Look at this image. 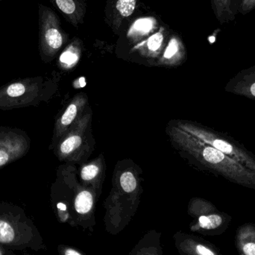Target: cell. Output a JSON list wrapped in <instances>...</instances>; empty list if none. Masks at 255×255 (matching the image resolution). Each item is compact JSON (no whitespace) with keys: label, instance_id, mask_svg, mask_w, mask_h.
<instances>
[{"label":"cell","instance_id":"obj_1","mask_svg":"<svg viewBox=\"0 0 255 255\" xmlns=\"http://www.w3.org/2000/svg\"><path fill=\"white\" fill-rule=\"evenodd\" d=\"M174 135L187 149L192 151L196 157L208 163L214 169L219 171L228 179L243 185L255 187V173L247 171L246 166L217 148L202 142L197 138L193 137L185 132L175 130Z\"/></svg>","mask_w":255,"mask_h":255},{"label":"cell","instance_id":"obj_2","mask_svg":"<svg viewBox=\"0 0 255 255\" xmlns=\"http://www.w3.org/2000/svg\"><path fill=\"white\" fill-rule=\"evenodd\" d=\"M40 82L27 79L12 82L0 89V109L8 110L34 104L39 98Z\"/></svg>","mask_w":255,"mask_h":255},{"label":"cell","instance_id":"obj_3","mask_svg":"<svg viewBox=\"0 0 255 255\" xmlns=\"http://www.w3.org/2000/svg\"><path fill=\"white\" fill-rule=\"evenodd\" d=\"M183 128L196 136L199 140L217 148V150L224 153L233 160H236L243 166H245L247 169L254 170L255 172V159L241 147L235 145L228 139L220 137L215 133L207 131L204 129L190 127V126H187Z\"/></svg>","mask_w":255,"mask_h":255},{"label":"cell","instance_id":"obj_4","mask_svg":"<svg viewBox=\"0 0 255 255\" xmlns=\"http://www.w3.org/2000/svg\"><path fill=\"white\" fill-rule=\"evenodd\" d=\"M29 148L30 139L25 132L0 127V168L25 155Z\"/></svg>","mask_w":255,"mask_h":255},{"label":"cell","instance_id":"obj_5","mask_svg":"<svg viewBox=\"0 0 255 255\" xmlns=\"http://www.w3.org/2000/svg\"><path fill=\"white\" fill-rule=\"evenodd\" d=\"M39 25L40 52L50 55L61 47L64 39L52 12L42 4L39 5Z\"/></svg>","mask_w":255,"mask_h":255},{"label":"cell","instance_id":"obj_6","mask_svg":"<svg viewBox=\"0 0 255 255\" xmlns=\"http://www.w3.org/2000/svg\"><path fill=\"white\" fill-rule=\"evenodd\" d=\"M236 246L241 255H255V225H244L237 231Z\"/></svg>","mask_w":255,"mask_h":255},{"label":"cell","instance_id":"obj_7","mask_svg":"<svg viewBox=\"0 0 255 255\" xmlns=\"http://www.w3.org/2000/svg\"><path fill=\"white\" fill-rule=\"evenodd\" d=\"M232 221V217L228 214L214 213L208 215L201 216L199 218V226L201 229L209 232L224 233Z\"/></svg>","mask_w":255,"mask_h":255},{"label":"cell","instance_id":"obj_8","mask_svg":"<svg viewBox=\"0 0 255 255\" xmlns=\"http://www.w3.org/2000/svg\"><path fill=\"white\" fill-rule=\"evenodd\" d=\"M213 6L216 16L222 24L234 20L239 12L238 0H213Z\"/></svg>","mask_w":255,"mask_h":255},{"label":"cell","instance_id":"obj_9","mask_svg":"<svg viewBox=\"0 0 255 255\" xmlns=\"http://www.w3.org/2000/svg\"><path fill=\"white\" fill-rule=\"evenodd\" d=\"M93 206V196L90 192L82 191L76 196L75 208L79 214H87Z\"/></svg>","mask_w":255,"mask_h":255},{"label":"cell","instance_id":"obj_10","mask_svg":"<svg viewBox=\"0 0 255 255\" xmlns=\"http://www.w3.org/2000/svg\"><path fill=\"white\" fill-rule=\"evenodd\" d=\"M82 144V138L78 135L69 136L60 145V151L63 154H69L79 148Z\"/></svg>","mask_w":255,"mask_h":255},{"label":"cell","instance_id":"obj_11","mask_svg":"<svg viewBox=\"0 0 255 255\" xmlns=\"http://www.w3.org/2000/svg\"><path fill=\"white\" fill-rule=\"evenodd\" d=\"M14 238V231L7 222L0 220V243L9 244Z\"/></svg>","mask_w":255,"mask_h":255},{"label":"cell","instance_id":"obj_12","mask_svg":"<svg viewBox=\"0 0 255 255\" xmlns=\"http://www.w3.org/2000/svg\"><path fill=\"white\" fill-rule=\"evenodd\" d=\"M77 106L75 103H72L67 107V110L60 120V126L61 128L69 127L74 121L77 115Z\"/></svg>","mask_w":255,"mask_h":255},{"label":"cell","instance_id":"obj_13","mask_svg":"<svg viewBox=\"0 0 255 255\" xmlns=\"http://www.w3.org/2000/svg\"><path fill=\"white\" fill-rule=\"evenodd\" d=\"M121 184L124 191L132 193L136 189V181L133 174L130 172H126L121 177Z\"/></svg>","mask_w":255,"mask_h":255},{"label":"cell","instance_id":"obj_14","mask_svg":"<svg viewBox=\"0 0 255 255\" xmlns=\"http://www.w3.org/2000/svg\"><path fill=\"white\" fill-rule=\"evenodd\" d=\"M136 0H118L117 9L123 16H130L134 10Z\"/></svg>","mask_w":255,"mask_h":255},{"label":"cell","instance_id":"obj_15","mask_svg":"<svg viewBox=\"0 0 255 255\" xmlns=\"http://www.w3.org/2000/svg\"><path fill=\"white\" fill-rule=\"evenodd\" d=\"M153 26L152 20L149 18H143L139 19L134 22L133 28L137 32L145 34L150 31Z\"/></svg>","mask_w":255,"mask_h":255},{"label":"cell","instance_id":"obj_16","mask_svg":"<svg viewBox=\"0 0 255 255\" xmlns=\"http://www.w3.org/2000/svg\"><path fill=\"white\" fill-rule=\"evenodd\" d=\"M55 2L60 10L66 14H71L76 10V4L73 0H55Z\"/></svg>","mask_w":255,"mask_h":255},{"label":"cell","instance_id":"obj_17","mask_svg":"<svg viewBox=\"0 0 255 255\" xmlns=\"http://www.w3.org/2000/svg\"><path fill=\"white\" fill-rule=\"evenodd\" d=\"M98 173L99 168L96 165L91 164L83 168L81 175H82V179L85 181H90V180L94 179Z\"/></svg>","mask_w":255,"mask_h":255},{"label":"cell","instance_id":"obj_18","mask_svg":"<svg viewBox=\"0 0 255 255\" xmlns=\"http://www.w3.org/2000/svg\"><path fill=\"white\" fill-rule=\"evenodd\" d=\"M163 35L161 33L158 32L149 37L148 40V47L150 50L156 51L161 46L163 41Z\"/></svg>","mask_w":255,"mask_h":255},{"label":"cell","instance_id":"obj_19","mask_svg":"<svg viewBox=\"0 0 255 255\" xmlns=\"http://www.w3.org/2000/svg\"><path fill=\"white\" fill-rule=\"evenodd\" d=\"M255 8V0H241L239 12L242 14H247Z\"/></svg>","mask_w":255,"mask_h":255},{"label":"cell","instance_id":"obj_20","mask_svg":"<svg viewBox=\"0 0 255 255\" xmlns=\"http://www.w3.org/2000/svg\"><path fill=\"white\" fill-rule=\"evenodd\" d=\"M78 57L76 54L70 51H66L60 57V61L63 64H67V65H71L74 64L77 61Z\"/></svg>","mask_w":255,"mask_h":255},{"label":"cell","instance_id":"obj_21","mask_svg":"<svg viewBox=\"0 0 255 255\" xmlns=\"http://www.w3.org/2000/svg\"><path fill=\"white\" fill-rule=\"evenodd\" d=\"M178 42L175 39H172L170 43L168 45L166 51H165L164 58H170L173 57L174 55L178 52Z\"/></svg>","mask_w":255,"mask_h":255},{"label":"cell","instance_id":"obj_22","mask_svg":"<svg viewBox=\"0 0 255 255\" xmlns=\"http://www.w3.org/2000/svg\"><path fill=\"white\" fill-rule=\"evenodd\" d=\"M65 255H81L77 252L75 251V250H68L66 251Z\"/></svg>","mask_w":255,"mask_h":255},{"label":"cell","instance_id":"obj_23","mask_svg":"<svg viewBox=\"0 0 255 255\" xmlns=\"http://www.w3.org/2000/svg\"><path fill=\"white\" fill-rule=\"evenodd\" d=\"M250 93H251L253 97H255V83L252 85L251 88H250Z\"/></svg>","mask_w":255,"mask_h":255},{"label":"cell","instance_id":"obj_24","mask_svg":"<svg viewBox=\"0 0 255 255\" xmlns=\"http://www.w3.org/2000/svg\"><path fill=\"white\" fill-rule=\"evenodd\" d=\"M58 208H59L60 210H62V211H65L66 205H64V204L62 203H59L58 205Z\"/></svg>","mask_w":255,"mask_h":255},{"label":"cell","instance_id":"obj_25","mask_svg":"<svg viewBox=\"0 0 255 255\" xmlns=\"http://www.w3.org/2000/svg\"><path fill=\"white\" fill-rule=\"evenodd\" d=\"M0 255H1V252H0Z\"/></svg>","mask_w":255,"mask_h":255},{"label":"cell","instance_id":"obj_26","mask_svg":"<svg viewBox=\"0 0 255 255\" xmlns=\"http://www.w3.org/2000/svg\"><path fill=\"white\" fill-rule=\"evenodd\" d=\"M1 1H2V0H0V3L1 2Z\"/></svg>","mask_w":255,"mask_h":255}]
</instances>
